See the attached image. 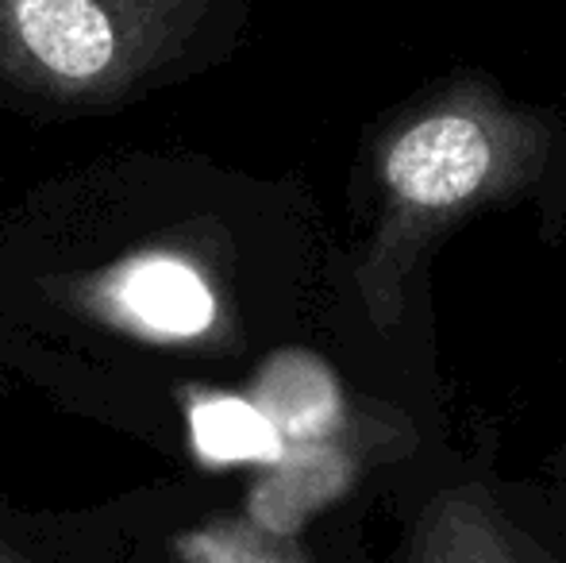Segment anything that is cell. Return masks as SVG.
Wrapping results in <instances>:
<instances>
[{
  "instance_id": "cell-1",
  "label": "cell",
  "mask_w": 566,
  "mask_h": 563,
  "mask_svg": "<svg viewBox=\"0 0 566 563\" xmlns=\"http://www.w3.org/2000/svg\"><path fill=\"white\" fill-rule=\"evenodd\" d=\"M544 116L509 105L485 82H459L417 105L378 147V220L355 267L374 329L401 324L428 251L459 220L524 194L552 158Z\"/></svg>"
},
{
  "instance_id": "cell-2",
  "label": "cell",
  "mask_w": 566,
  "mask_h": 563,
  "mask_svg": "<svg viewBox=\"0 0 566 563\" xmlns=\"http://www.w3.org/2000/svg\"><path fill=\"white\" fill-rule=\"evenodd\" d=\"M212 0H0V74L54 105L113 101L189 43Z\"/></svg>"
},
{
  "instance_id": "cell-3",
  "label": "cell",
  "mask_w": 566,
  "mask_h": 563,
  "mask_svg": "<svg viewBox=\"0 0 566 563\" xmlns=\"http://www.w3.org/2000/svg\"><path fill=\"white\" fill-rule=\"evenodd\" d=\"M90 309L155 344H193L220 324V298L201 263L163 248L139 251L93 279Z\"/></svg>"
},
{
  "instance_id": "cell-4",
  "label": "cell",
  "mask_w": 566,
  "mask_h": 563,
  "mask_svg": "<svg viewBox=\"0 0 566 563\" xmlns=\"http://www.w3.org/2000/svg\"><path fill=\"white\" fill-rule=\"evenodd\" d=\"M409 563H559L478 487L436 494L417 518Z\"/></svg>"
},
{
  "instance_id": "cell-5",
  "label": "cell",
  "mask_w": 566,
  "mask_h": 563,
  "mask_svg": "<svg viewBox=\"0 0 566 563\" xmlns=\"http://www.w3.org/2000/svg\"><path fill=\"white\" fill-rule=\"evenodd\" d=\"M251 398L282 432L285 448L347 440L350 409L339 378L308 352H277L262 363Z\"/></svg>"
},
{
  "instance_id": "cell-6",
  "label": "cell",
  "mask_w": 566,
  "mask_h": 563,
  "mask_svg": "<svg viewBox=\"0 0 566 563\" xmlns=\"http://www.w3.org/2000/svg\"><path fill=\"white\" fill-rule=\"evenodd\" d=\"M350 479H355V456L347 451V440L285 448V456L266 467L259 487L251 490L247 518L290 536L308 513L339 498Z\"/></svg>"
},
{
  "instance_id": "cell-7",
  "label": "cell",
  "mask_w": 566,
  "mask_h": 563,
  "mask_svg": "<svg viewBox=\"0 0 566 563\" xmlns=\"http://www.w3.org/2000/svg\"><path fill=\"white\" fill-rule=\"evenodd\" d=\"M189 440L205 467H274L285 440L254 398L209 390L189 398Z\"/></svg>"
},
{
  "instance_id": "cell-8",
  "label": "cell",
  "mask_w": 566,
  "mask_h": 563,
  "mask_svg": "<svg viewBox=\"0 0 566 563\" xmlns=\"http://www.w3.org/2000/svg\"><path fill=\"white\" fill-rule=\"evenodd\" d=\"M181 563H308L293 536L251 518H212L174 541Z\"/></svg>"
},
{
  "instance_id": "cell-9",
  "label": "cell",
  "mask_w": 566,
  "mask_h": 563,
  "mask_svg": "<svg viewBox=\"0 0 566 563\" xmlns=\"http://www.w3.org/2000/svg\"><path fill=\"white\" fill-rule=\"evenodd\" d=\"M0 563H12V560H8V556H0Z\"/></svg>"
}]
</instances>
